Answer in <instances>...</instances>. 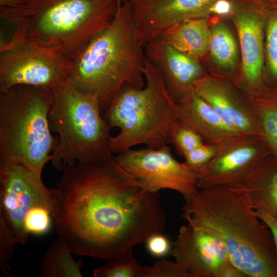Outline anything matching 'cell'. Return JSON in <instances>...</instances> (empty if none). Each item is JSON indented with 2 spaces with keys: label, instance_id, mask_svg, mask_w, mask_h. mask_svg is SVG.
<instances>
[{
  "label": "cell",
  "instance_id": "6da1fadb",
  "mask_svg": "<svg viewBox=\"0 0 277 277\" xmlns=\"http://www.w3.org/2000/svg\"><path fill=\"white\" fill-rule=\"evenodd\" d=\"M52 216L72 254L117 259L162 232L166 220L157 192L145 190L117 163L65 166Z\"/></svg>",
  "mask_w": 277,
  "mask_h": 277
},
{
  "label": "cell",
  "instance_id": "7a4b0ae2",
  "mask_svg": "<svg viewBox=\"0 0 277 277\" xmlns=\"http://www.w3.org/2000/svg\"><path fill=\"white\" fill-rule=\"evenodd\" d=\"M182 216L216 231L233 264L246 276L277 277V252L271 232L240 185L199 189L184 198Z\"/></svg>",
  "mask_w": 277,
  "mask_h": 277
},
{
  "label": "cell",
  "instance_id": "3957f363",
  "mask_svg": "<svg viewBox=\"0 0 277 277\" xmlns=\"http://www.w3.org/2000/svg\"><path fill=\"white\" fill-rule=\"evenodd\" d=\"M72 62L68 80L80 91L95 95L102 114L124 84L143 88L144 47L136 36L129 0H118L110 25L93 36Z\"/></svg>",
  "mask_w": 277,
  "mask_h": 277
},
{
  "label": "cell",
  "instance_id": "277c9868",
  "mask_svg": "<svg viewBox=\"0 0 277 277\" xmlns=\"http://www.w3.org/2000/svg\"><path fill=\"white\" fill-rule=\"evenodd\" d=\"M118 0H24L0 6V16L26 39L75 59L97 33L108 27Z\"/></svg>",
  "mask_w": 277,
  "mask_h": 277
},
{
  "label": "cell",
  "instance_id": "5b68a950",
  "mask_svg": "<svg viewBox=\"0 0 277 277\" xmlns=\"http://www.w3.org/2000/svg\"><path fill=\"white\" fill-rule=\"evenodd\" d=\"M51 87L16 85L0 92V165L16 163L41 175L57 147L48 114Z\"/></svg>",
  "mask_w": 277,
  "mask_h": 277
},
{
  "label": "cell",
  "instance_id": "8992f818",
  "mask_svg": "<svg viewBox=\"0 0 277 277\" xmlns=\"http://www.w3.org/2000/svg\"><path fill=\"white\" fill-rule=\"evenodd\" d=\"M51 88L53 103L48 114L58 144L51 154L53 167L102 164L112 156L110 128L102 116L95 95L83 93L68 80Z\"/></svg>",
  "mask_w": 277,
  "mask_h": 277
},
{
  "label": "cell",
  "instance_id": "52a82bcc",
  "mask_svg": "<svg viewBox=\"0 0 277 277\" xmlns=\"http://www.w3.org/2000/svg\"><path fill=\"white\" fill-rule=\"evenodd\" d=\"M144 88L125 84L102 116L113 136L112 152L120 153L137 145L159 149L169 144V133L179 123L177 104L167 91L162 76L146 60Z\"/></svg>",
  "mask_w": 277,
  "mask_h": 277
},
{
  "label": "cell",
  "instance_id": "ba28073f",
  "mask_svg": "<svg viewBox=\"0 0 277 277\" xmlns=\"http://www.w3.org/2000/svg\"><path fill=\"white\" fill-rule=\"evenodd\" d=\"M0 247L14 249L29 239L25 223L31 210L43 207L53 216L61 197L57 188L45 186L41 175L18 163L0 165Z\"/></svg>",
  "mask_w": 277,
  "mask_h": 277
},
{
  "label": "cell",
  "instance_id": "9c48e42d",
  "mask_svg": "<svg viewBox=\"0 0 277 277\" xmlns=\"http://www.w3.org/2000/svg\"><path fill=\"white\" fill-rule=\"evenodd\" d=\"M72 60L14 31L0 49V92L16 85L52 87L68 80Z\"/></svg>",
  "mask_w": 277,
  "mask_h": 277
},
{
  "label": "cell",
  "instance_id": "30bf717a",
  "mask_svg": "<svg viewBox=\"0 0 277 277\" xmlns=\"http://www.w3.org/2000/svg\"><path fill=\"white\" fill-rule=\"evenodd\" d=\"M171 150L167 145L159 149L130 148L118 153L115 159L145 190L172 189L185 198L199 190L197 173L177 161Z\"/></svg>",
  "mask_w": 277,
  "mask_h": 277
},
{
  "label": "cell",
  "instance_id": "8fae6325",
  "mask_svg": "<svg viewBox=\"0 0 277 277\" xmlns=\"http://www.w3.org/2000/svg\"><path fill=\"white\" fill-rule=\"evenodd\" d=\"M172 245L170 254L189 277H247L233 264L224 241L212 229L188 223Z\"/></svg>",
  "mask_w": 277,
  "mask_h": 277
},
{
  "label": "cell",
  "instance_id": "7c38bea8",
  "mask_svg": "<svg viewBox=\"0 0 277 277\" xmlns=\"http://www.w3.org/2000/svg\"><path fill=\"white\" fill-rule=\"evenodd\" d=\"M271 153L264 138L241 137L218 149L214 156L197 171V187L203 189L238 185Z\"/></svg>",
  "mask_w": 277,
  "mask_h": 277
},
{
  "label": "cell",
  "instance_id": "4fadbf2b",
  "mask_svg": "<svg viewBox=\"0 0 277 277\" xmlns=\"http://www.w3.org/2000/svg\"><path fill=\"white\" fill-rule=\"evenodd\" d=\"M194 92L240 135L263 138L262 131L248 98L226 81L205 75L194 84Z\"/></svg>",
  "mask_w": 277,
  "mask_h": 277
},
{
  "label": "cell",
  "instance_id": "5bb4252c",
  "mask_svg": "<svg viewBox=\"0 0 277 277\" xmlns=\"http://www.w3.org/2000/svg\"><path fill=\"white\" fill-rule=\"evenodd\" d=\"M221 0H129L136 36L144 46L155 33L187 19L207 18Z\"/></svg>",
  "mask_w": 277,
  "mask_h": 277
},
{
  "label": "cell",
  "instance_id": "9a60e30c",
  "mask_svg": "<svg viewBox=\"0 0 277 277\" xmlns=\"http://www.w3.org/2000/svg\"><path fill=\"white\" fill-rule=\"evenodd\" d=\"M144 47L146 60L159 71L167 91L176 104L194 91L196 81L206 75L199 61L166 43L157 33Z\"/></svg>",
  "mask_w": 277,
  "mask_h": 277
},
{
  "label": "cell",
  "instance_id": "2e32d148",
  "mask_svg": "<svg viewBox=\"0 0 277 277\" xmlns=\"http://www.w3.org/2000/svg\"><path fill=\"white\" fill-rule=\"evenodd\" d=\"M268 10L238 12L234 21L238 33L242 56L244 82L254 88L264 83L265 61L264 30L266 14Z\"/></svg>",
  "mask_w": 277,
  "mask_h": 277
},
{
  "label": "cell",
  "instance_id": "e0dca14e",
  "mask_svg": "<svg viewBox=\"0 0 277 277\" xmlns=\"http://www.w3.org/2000/svg\"><path fill=\"white\" fill-rule=\"evenodd\" d=\"M179 123L196 133L217 150L245 137L230 128L194 91L177 103Z\"/></svg>",
  "mask_w": 277,
  "mask_h": 277
},
{
  "label": "cell",
  "instance_id": "ac0fdd59",
  "mask_svg": "<svg viewBox=\"0 0 277 277\" xmlns=\"http://www.w3.org/2000/svg\"><path fill=\"white\" fill-rule=\"evenodd\" d=\"M247 193L255 209L277 219V158L270 154L238 184Z\"/></svg>",
  "mask_w": 277,
  "mask_h": 277
},
{
  "label": "cell",
  "instance_id": "d6986e66",
  "mask_svg": "<svg viewBox=\"0 0 277 277\" xmlns=\"http://www.w3.org/2000/svg\"><path fill=\"white\" fill-rule=\"evenodd\" d=\"M208 22L207 18L187 19L156 33L168 44L199 61L209 51Z\"/></svg>",
  "mask_w": 277,
  "mask_h": 277
},
{
  "label": "cell",
  "instance_id": "ffe728a7",
  "mask_svg": "<svg viewBox=\"0 0 277 277\" xmlns=\"http://www.w3.org/2000/svg\"><path fill=\"white\" fill-rule=\"evenodd\" d=\"M248 97L271 154L277 158V87L266 84Z\"/></svg>",
  "mask_w": 277,
  "mask_h": 277
},
{
  "label": "cell",
  "instance_id": "44dd1931",
  "mask_svg": "<svg viewBox=\"0 0 277 277\" xmlns=\"http://www.w3.org/2000/svg\"><path fill=\"white\" fill-rule=\"evenodd\" d=\"M66 242L58 238L48 247L42 259L38 275L41 277H82L81 268L83 262L71 256Z\"/></svg>",
  "mask_w": 277,
  "mask_h": 277
},
{
  "label": "cell",
  "instance_id": "7402d4cb",
  "mask_svg": "<svg viewBox=\"0 0 277 277\" xmlns=\"http://www.w3.org/2000/svg\"><path fill=\"white\" fill-rule=\"evenodd\" d=\"M209 51L219 66L227 70L235 69L238 60L236 42L229 29L223 23L210 28Z\"/></svg>",
  "mask_w": 277,
  "mask_h": 277
},
{
  "label": "cell",
  "instance_id": "603a6c76",
  "mask_svg": "<svg viewBox=\"0 0 277 277\" xmlns=\"http://www.w3.org/2000/svg\"><path fill=\"white\" fill-rule=\"evenodd\" d=\"M265 23L264 48L267 85L277 87V4L269 7Z\"/></svg>",
  "mask_w": 277,
  "mask_h": 277
},
{
  "label": "cell",
  "instance_id": "cb8c5ba5",
  "mask_svg": "<svg viewBox=\"0 0 277 277\" xmlns=\"http://www.w3.org/2000/svg\"><path fill=\"white\" fill-rule=\"evenodd\" d=\"M144 266L134 258L132 250L117 259H111L93 271L95 277H143Z\"/></svg>",
  "mask_w": 277,
  "mask_h": 277
},
{
  "label": "cell",
  "instance_id": "d4e9b609",
  "mask_svg": "<svg viewBox=\"0 0 277 277\" xmlns=\"http://www.w3.org/2000/svg\"><path fill=\"white\" fill-rule=\"evenodd\" d=\"M168 138L169 143L174 147L176 152L183 157L204 143L196 133L179 123L170 130Z\"/></svg>",
  "mask_w": 277,
  "mask_h": 277
},
{
  "label": "cell",
  "instance_id": "484cf974",
  "mask_svg": "<svg viewBox=\"0 0 277 277\" xmlns=\"http://www.w3.org/2000/svg\"><path fill=\"white\" fill-rule=\"evenodd\" d=\"M144 267L143 277H189L183 265L166 259L157 261L153 266Z\"/></svg>",
  "mask_w": 277,
  "mask_h": 277
},
{
  "label": "cell",
  "instance_id": "4316f807",
  "mask_svg": "<svg viewBox=\"0 0 277 277\" xmlns=\"http://www.w3.org/2000/svg\"><path fill=\"white\" fill-rule=\"evenodd\" d=\"M50 212L43 207L33 208L28 214L25 227L28 233L43 234L47 232L50 226Z\"/></svg>",
  "mask_w": 277,
  "mask_h": 277
},
{
  "label": "cell",
  "instance_id": "83f0119b",
  "mask_svg": "<svg viewBox=\"0 0 277 277\" xmlns=\"http://www.w3.org/2000/svg\"><path fill=\"white\" fill-rule=\"evenodd\" d=\"M216 152V147L204 142L184 156V163L197 172L214 156Z\"/></svg>",
  "mask_w": 277,
  "mask_h": 277
},
{
  "label": "cell",
  "instance_id": "f1b7e54d",
  "mask_svg": "<svg viewBox=\"0 0 277 277\" xmlns=\"http://www.w3.org/2000/svg\"><path fill=\"white\" fill-rule=\"evenodd\" d=\"M145 248L152 256L162 258L170 253L171 244L168 238L161 232L150 236L145 242Z\"/></svg>",
  "mask_w": 277,
  "mask_h": 277
},
{
  "label": "cell",
  "instance_id": "f546056e",
  "mask_svg": "<svg viewBox=\"0 0 277 277\" xmlns=\"http://www.w3.org/2000/svg\"><path fill=\"white\" fill-rule=\"evenodd\" d=\"M255 210L258 217L269 229L277 252V219L261 209H255Z\"/></svg>",
  "mask_w": 277,
  "mask_h": 277
},
{
  "label": "cell",
  "instance_id": "4dcf8cb0",
  "mask_svg": "<svg viewBox=\"0 0 277 277\" xmlns=\"http://www.w3.org/2000/svg\"><path fill=\"white\" fill-rule=\"evenodd\" d=\"M24 0H0V6L8 7H17L23 3Z\"/></svg>",
  "mask_w": 277,
  "mask_h": 277
},
{
  "label": "cell",
  "instance_id": "1f68e13d",
  "mask_svg": "<svg viewBox=\"0 0 277 277\" xmlns=\"http://www.w3.org/2000/svg\"><path fill=\"white\" fill-rule=\"evenodd\" d=\"M266 3H269V6H272L277 4V0H265Z\"/></svg>",
  "mask_w": 277,
  "mask_h": 277
}]
</instances>
